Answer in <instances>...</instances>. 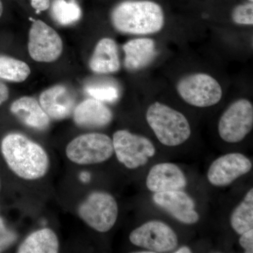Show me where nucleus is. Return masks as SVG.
Listing matches in <instances>:
<instances>
[{
    "label": "nucleus",
    "instance_id": "nucleus-1",
    "mask_svg": "<svg viewBox=\"0 0 253 253\" xmlns=\"http://www.w3.org/2000/svg\"><path fill=\"white\" fill-rule=\"evenodd\" d=\"M1 151L10 169L22 179L35 180L47 172L49 160L45 151L22 134L11 133L5 136Z\"/></svg>",
    "mask_w": 253,
    "mask_h": 253
},
{
    "label": "nucleus",
    "instance_id": "nucleus-2",
    "mask_svg": "<svg viewBox=\"0 0 253 253\" xmlns=\"http://www.w3.org/2000/svg\"><path fill=\"white\" fill-rule=\"evenodd\" d=\"M117 31L132 35L158 33L165 25L164 11L159 4L149 0H128L118 4L111 14Z\"/></svg>",
    "mask_w": 253,
    "mask_h": 253
},
{
    "label": "nucleus",
    "instance_id": "nucleus-3",
    "mask_svg": "<svg viewBox=\"0 0 253 253\" xmlns=\"http://www.w3.org/2000/svg\"><path fill=\"white\" fill-rule=\"evenodd\" d=\"M146 121L158 141L165 146H179L191 136V126L185 116L162 103L155 102L149 106Z\"/></svg>",
    "mask_w": 253,
    "mask_h": 253
},
{
    "label": "nucleus",
    "instance_id": "nucleus-4",
    "mask_svg": "<svg viewBox=\"0 0 253 253\" xmlns=\"http://www.w3.org/2000/svg\"><path fill=\"white\" fill-rule=\"evenodd\" d=\"M179 96L196 107L214 106L222 96V89L217 80L206 73H195L181 78L176 85Z\"/></svg>",
    "mask_w": 253,
    "mask_h": 253
},
{
    "label": "nucleus",
    "instance_id": "nucleus-5",
    "mask_svg": "<svg viewBox=\"0 0 253 253\" xmlns=\"http://www.w3.org/2000/svg\"><path fill=\"white\" fill-rule=\"evenodd\" d=\"M114 152L113 140L100 133H89L75 138L66 147V156L78 165H92L105 162Z\"/></svg>",
    "mask_w": 253,
    "mask_h": 253
},
{
    "label": "nucleus",
    "instance_id": "nucleus-6",
    "mask_svg": "<svg viewBox=\"0 0 253 253\" xmlns=\"http://www.w3.org/2000/svg\"><path fill=\"white\" fill-rule=\"evenodd\" d=\"M80 217L88 226L99 232H107L117 221L118 206L108 193L96 191L88 196L78 209Z\"/></svg>",
    "mask_w": 253,
    "mask_h": 253
},
{
    "label": "nucleus",
    "instance_id": "nucleus-7",
    "mask_svg": "<svg viewBox=\"0 0 253 253\" xmlns=\"http://www.w3.org/2000/svg\"><path fill=\"white\" fill-rule=\"evenodd\" d=\"M113 144L118 161L129 169L145 166L156 154V148L148 138L127 130L116 131Z\"/></svg>",
    "mask_w": 253,
    "mask_h": 253
},
{
    "label": "nucleus",
    "instance_id": "nucleus-8",
    "mask_svg": "<svg viewBox=\"0 0 253 253\" xmlns=\"http://www.w3.org/2000/svg\"><path fill=\"white\" fill-rule=\"evenodd\" d=\"M253 126L252 103L241 99L231 104L221 115L218 131L222 140L236 144L244 140L252 130Z\"/></svg>",
    "mask_w": 253,
    "mask_h": 253
},
{
    "label": "nucleus",
    "instance_id": "nucleus-9",
    "mask_svg": "<svg viewBox=\"0 0 253 253\" xmlns=\"http://www.w3.org/2000/svg\"><path fill=\"white\" fill-rule=\"evenodd\" d=\"M129 241L151 253L173 252L178 246L177 236L172 228L157 220L147 221L131 231Z\"/></svg>",
    "mask_w": 253,
    "mask_h": 253
},
{
    "label": "nucleus",
    "instance_id": "nucleus-10",
    "mask_svg": "<svg viewBox=\"0 0 253 253\" xmlns=\"http://www.w3.org/2000/svg\"><path fill=\"white\" fill-rule=\"evenodd\" d=\"M63 51L61 37L45 23L35 21L29 32L28 51L38 62L50 63L59 59Z\"/></svg>",
    "mask_w": 253,
    "mask_h": 253
},
{
    "label": "nucleus",
    "instance_id": "nucleus-11",
    "mask_svg": "<svg viewBox=\"0 0 253 253\" xmlns=\"http://www.w3.org/2000/svg\"><path fill=\"white\" fill-rule=\"evenodd\" d=\"M252 163L245 155L231 153L218 158L210 166L208 179L213 186H226L249 173Z\"/></svg>",
    "mask_w": 253,
    "mask_h": 253
},
{
    "label": "nucleus",
    "instance_id": "nucleus-12",
    "mask_svg": "<svg viewBox=\"0 0 253 253\" xmlns=\"http://www.w3.org/2000/svg\"><path fill=\"white\" fill-rule=\"evenodd\" d=\"M153 200L179 222L194 224L199 220V213L195 211L194 200L181 190L155 193Z\"/></svg>",
    "mask_w": 253,
    "mask_h": 253
},
{
    "label": "nucleus",
    "instance_id": "nucleus-13",
    "mask_svg": "<svg viewBox=\"0 0 253 253\" xmlns=\"http://www.w3.org/2000/svg\"><path fill=\"white\" fill-rule=\"evenodd\" d=\"M187 184L184 172L179 166L170 163L155 165L146 178L148 189L154 193L184 189Z\"/></svg>",
    "mask_w": 253,
    "mask_h": 253
},
{
    "label": "nucleus",
    "instance_id": "nucleus-14",
    "mask_svg": "<svg viewBox=\"0 0 253 253\" xmlns=\"http://www.w3.org/2000/svg\"><path fill=\"white\" fill-rule=\"evenodd\" d=\"M40 103L49 117L63 120L71 116L74 111L76 101L67 88L56 85L43 91Z\"/></svg>",
    "mask_w": 253,
    "mask_h": 253
},
{
    "label": "nucleus",
    "instance_id": "nucleus-15",
    "mask_svg": "<svg viewBox=\"0 0 253 253\" xmlns=\"http://www.w3.org/2000/svg\"><path fill=\"white\" fill-rule=\"evenodd\" d=\"M74 121L86 128L102 127L111 123L112 112L102 101L95 99L84 100L73 111Z\"/></svg>",
    "mask_w": 253,
    "mask_h": 253
},
{
    "label": "nucleus",
    "instance_id": "nucleus-16",
    "mask_svg": "<svg viewBox=\"0 0 253 253\" xmlns=\"http://www.w3.org/2000/svg\"><path fill=\"white\" fill-rule=\"evenodd\" d=\"M10 111L23 124L38 130H44L49 126L48 115L34 98L23 96L14 101Z\"/></svg>",
    "mask_w": 253,
    "mask_h": 253
},
{
    "label": "nucleus",
    "instance_id": "nucleus-17",
    "mask_svg": "<svg viewBox=\"0 0 253 253\" xmlns=\"http://www.w3.org/2000/svg\"><path fill=\"white\" fill-rule=\"evenodd\" d=\"M125 66L129 71H135L147 66L156 54V43L148 38H136L123 46Z\"/></svg>",
    "mask_w": 253,
    "mask_h": 253
},
{
    "label": "nucleus",
    "instance_id": "nucleus-18",
    "mask_svg": "<svg viewBox=\"0 0 253 253\" xmlns=\"http://www.w3.org/2000/svg\"><path fill=\"white\" fill-rule=\"evenodd\" d=\"M91 71L97 73L117 72L121 67L116 43L111 38H103L97 43L89 61Z\"/></svg>",
    "mask_w": 253,
    "mask_h": 253
},
{
    "label": "nucleus",
    "instance_id": "nucleus-19",
    "mask_svg": "<svg viewBox=\"0 0 253 253\" xmlns=\"http://www.w3.org/2000/svg\"><path fill=\"white\" fill-rule=\"evenodd\" d=\"M59 240L56 234L49 229L35 231L21 244L19 253H56L59 252Z\"/></svg>",
    "mask_w": 253,
    "mask_h": 253
},
{
    "label": "nucleus",
    "instance_id": "nucleus-20",
    "mask_svg": "<svg viewBox=\"0 0 253 253\" xmlns=\"http://www.w3.org/2000/svg\"><path fill=\"white\" fill-rule=\"evenodd\" d=\"M232 229L241 235L253 227V189L250 190L231 217Z\"/></svg>",
    "mask_w": 253,
    "mask_h": 253
},
{
    "label": "nucleus",
    "instance_id": "nucleus-21",
    "mask_svg": "<svg viewBox=\"0 0 253 253\" xmlns=\"http://www.w3.org/2000/svg\"><path fill=\"white\" fill-rule=\"evenodd\" d=\"M31 73L27 63L7 56H0V79L21 83L26 81Z\"/></svg>",
    "mask_w": 253,
    "mask_h": 253
},
{
    "label": "nucleus",
    "instance_id": "nucleus-22",
    "mask_svg": "<svg viewBox=\"0 0 253 253\" xmlns=\"http://www.w3.org/2000/svg\"><path fill=\"white\" fill-rule=\"evenodd\" d=\"M54 19L60 24L67 26L76 22L81 17V9L74 1L54 0L51 6Z\"/></svg>",
    "mask_w": 253,
    "mask_h": 253
},
{
    "label": "nucleus",
    "instance_id": "nucleus-23",
    "mask_svg": "<svg viewBox=\"0 0 253 253\" xmlns=\"http://www.w3.org/2000/svg\"><path fill=\"white\" fill-rule=\"evenodd\" d=\"M85 91L93 99L100 101L114 102L119 98V91L116 86L109 84H94L86 86Z\"/></svg>",
    "mask_w": 253,
    "mask_h": 253
},
{
    "label": "nucleus",
    "instance_id": "nucleus-24",
    "mask_svg": "<svg viewBox=\"0 0 253 253\" xmlns=\"http://www.w3.org/2000/svg\"><path fill=\"white\" fill-rule=\"evenodd\" d=\"M233 21L236 24L253 26V2L239 4L234 8L231 14Z\"/></svg>",
    "mask_w": 253,
    "mask_h": 253
},
{
    "label": "nucleus",
    "instance_id": "nucleus-25",
    "mask_svg": "<svg viewBox=\"0 0 253 253\" xmlns=\"http://www.w3.org/2000/svg\"><path fill=\"white\" fill-rule=\"evenodd\" d=\"M17 239V235L5 225L2 218L0 217V253L9 249Z\"/></svg>",
    "mask_w": 253,
    "mask_h": 253
},
{
    "label": "nucleus",
    "instance_id": "nucleus-26",
    "mask_svg": "<svg viewBox=\"0 0 253 253\" xmlns=\"http://www.w3.org/2000/svg\"><path fill=\"white\" fill-rule=\"evenodd\" d=\"M239 244L246 253H253V229L241 234Z\"/></svg>",
    "mask_w": 253,
    "mask_h": 253
},
{
    "label": "nucleus",
    "instance_id": "nucleus-27",
    "mask_svg": "<svg viewBox=\"0 0 253 253\" xmlns=\"http://www.w3.org/2000/svg\"><path fill=\"white\" fill-rule=\"evenodd\" d=\"M50 0H31V6L38 11H44L49 9Z\"/></svg>",
    "mask_w": 253,
    "mask_h": 253
},
{
    "label": "nucleus",
    "instance_id": "nucleus-28",
    "mask_svg": "<svg viewBox=\"0 0 253 253\" xmlns=\"http://www.w3.org/2000/svg\"><path fill=\"white\" fill-rule=\"evenodd\" d=\"M9 96V90L8 86L4 83L0 82V106L4 104Z\"/></svg>",
    "mask_w": 253,
    "mask_h": 253
},
{
    "label": "nucleus",
    "instance_id": "nucleus-29",
    "mask_svg": "<svg viewBox=\"0 0 253 253\" xmlns=\"http://www.w3.org/2000/svg\"><path fill=\"white\" fill-rule=\"evenodd\" d=\"M80 179L81 180L83 181V182L87 183L88 181H89L91 179V175L89 172H83L81 174V176H80Z\"/></svg>",
    "mask_w": 253,
    "mask_h": 253
},
{
    "label": "nucleus",
    "instance_id": "nucleus-30",
    "mask_svg": "<svg viewBox=\"0 0 253 253\" xmlns=\"http://www.w3.org/2000/svg\"><path fill=\"white\" fill-rule=\"evenodd\" d=\"M176 253H191V249H189L187 246H183L175 251Z\"/></svg>",
    "mask_w": 253,
    "mask_h": 253
},
{
    "label": "nucleus",
    "instance_id": "nucleus-31",
    "mask_svg": "<svg viewBox=\"0 0 253 253\" xmlns=\"http://www.w3.org/2000/svg\"><path fill=\"white\" fill-rule=\"evenodd\" d=\"M3 11H4V5H3L2 1L0 0V18L2 16Z\"/></svg>",
    "mask_w": 253,
    "mask_h": 253
},
{
    "label": "nucleus",
    "instance_id": "nucleus-32",
    "mask_svg": "<svg viewBox=\"0 0 253 253\" xmlns=\"http://www.w3.org/2000/svg\"><path fill=\"white\" fill-rule=\"evenodd\" d=\"M250 2H253V0H248Z\"/></svg>",
    "mask_w": 253,
    "mask_h": 253
},
{
    "label": "nucleus",
    "instance_id": "nucleus-33",
    "mask_svg": "<svg viewBox=\"0 0 253 253\" xmlns=\"http://www.w3.org/2000/svg\"><path fill=\"white\" fill-rule=\"evenodd\" d=\"M0 186H1V183H0Z\"/></svg>",
    "mask_w": 253,
    "mask_h": 253
}]
</instances>
